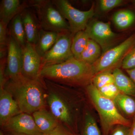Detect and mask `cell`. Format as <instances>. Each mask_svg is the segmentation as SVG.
<instances>
[{
	"mask_svg": "<svg viewBox=\"0 0 135 135\" xmlns=\"http://www.w3.org/2000/svg\"><path fill=\"white\" fill-rule=\"evenodd\" d=\"M121 64L122 68L126 70L135 68V48L126 55Z\"/></svg>",
	"mask_w": 135,
	"mask_h": 135,
	"instance_id": "83f0119b",
	"label": "cell"
},
{
	"mask_svg": "<svg viewBox=\"0 0 135 135\" xmlns=\"http://www.w3.org/2000/svg\"><path fill=\"white\" fill-rule=\"evenodd\" d=\"M89 98L99 115L102 135H109L118 125L131 127L132 122L120 113L114 101L102 95L92 83L86 87Z\"/></svg>",
	"mask_w": 135,
	"mask_h": 135,
	"instance_id": "277c9868",
	"label": "cell"
},
{
	"mask_svg": "<svg viewBox=\"0 0 135 135\" xmlns=\"http://www.w3.org/2000/svg\"><path fill=\"white\" fill-rule=\"evenodd\" d=\"M4 131L27 135H41L32 114L21 113L11 118L2 127Z\"/></svg>",
	"mask_w": 135,
	"mask_h": 135,
	"instance_id": "8fae6325",
	"label": "cell"
},
{
	"mask_svg": "<svg viewBox=\"0 0 135 135\" xmlns=\"http://www.w3.org/2000/svg\"><path fill=\"white\" fill-rule=\"evenodd\" d=\"M29 7L36 10L39 24L45 31L58 33L70 32L69 24L50 0H36L28 2Z\"/></svg>",
	"mask_w": 135,
	"mask_h": 135,
	"instance_id": "5b68a950",
	"label": "cell"
},
{
	"mask_svg": "<svg viewBox=\"0 0 135 135\" xmlns=\"http://www.w3.org/2000/svg\"><path fill=\"white\" fill-rule=\"evenodd\" d=\"M114 84L122 94L135 97V84L119 68H115L112 71Z\"/></svg>",
	"mask_w": 135,
	"mask_h": 135,
	"instance_id": "ac0fdd59",
	"label": "cell"
},
{
	"mask_svg": "<svg viewBox=\"0 0 135 135\" xmlns=\"http://www.w3.org/2000/svg\"><path fill=\"white\" fill-rule=\"evenodd\" d=\"M43 79L49 110L59 123L79 134L86 108L84 94L74 87Z\"/></svg>",
	"mask_w": 135,
	"mask_h": 135,
	"instance_id": "6da1fadb",
	"label": "cell"
},
{
	"mask_svg": "<svg viewBox=\"0 0 135 135\" xmlns=\"http://www.w3.org/2000/svg\"><path fill=\"white\" fill-rule=\"evenodd\" d=\"M29 7L28 2L19 0H2L0 5V22L8 26L17 15Z\"/></svg>",
	"mask_w": 135,
	"mask_h": 135,
	"instance_id": "5bb4252c",
	"label": "cell"
},
{
	"mask_svg": "<svg viewBox=\"0 0 135 135\" xmlns=\"http://www.w3.org/2000/svg\"><path fill=\"white\" fill-rule=\"evenodd\" d=\"M7 58L1 59L0 63V89L4 88L7 80L5 75V67H6Z\"/></svg>",
	"mask_w": 135,
	"mask_h": 135,
	"instance_id": "1f68e13d",
	"label": "cell"
},
{
	"mask_svg": "<svg viewBox=\"0 0 135 135\" xmlns=\"http://www.w3.org/2000/svg\"><path fill=\"white\" fill-rule=\"evenodd\" d=\"M126 71L128 74L129 75L130 79L135 84V68L130 69V70H126Z\"/></svg>",
	"mask_w": 135,
	"mask_h": 135,
	"instance_id": "d6a6232c",
	"label": "cell"
},
{
	"mask_svg": "<svg viewBox=\"0 0 135 135\" xmlns=\"http://www.w3.org/2000/svg\"><path fill=\"white\" fill-rule=\"evenodd\" d=\"M41 135H80L75 134L59 123L55 129L49 133Z\"/></svg>",
	"mask_w": 135,
	"mask_h": 135,
	"instance_id": "f546056e",
	"label": "cell"
},
{
	"mask_svg": "<svg viewBox=\"0 0 135 135\" xmlns=\"http://www.w3.org/2000/svg\"><path fill=\"white\" fill-rule=\"evenodd\" d=\"M92 83L98 89L108 84L114 83L112 72H103L97 74L93 78Z\"/></svg>",
	"mask_w": 135,
	"mask_h": 135,
	"instance_id": "d4e9b609",
	"label": "cell"
},
{
	"mask_svg": "<svg viewBox=\"0 0 135 135\" xmlns=\"http://www.w3.org/2000/svg\"><path fill=\"white\" fill-rule=\"evenodd\" d=\"M135 42V35H133L118 46L107 50L92 65L97 74L112 72L118 68Z\"/></svg>",
	"mask_w": 135,
	"mask_h": 135,
	"instance_id": "8992f818",
	"label": "cell"
},
{
	"mask_svg": "<svg viewBox=\"0 0 135 135\" xmlns=\"http://www.w3.org/2000/svg\"><path fill=\"white\" fill-rule=\"evenodd\" d=\"M101 48L98 44L90 39L86 48L78 59L92 65L101 56Z\"/></svg>",
	"mask_w": 135,
	"mask_h": 135,
	"instance_id": "ffe728a7",
	"label": "cell"
},
{
	"mask_svg": "<svg viewBox=\"0 0 135 135\" xmlns=\"http://www.w3.org/2000/svg\"><path fill=\"white\" fill-rule=\"evenodd\" d=\"M7 26L0 22V59L6 58L7 51Z\"/></svg>",
	"mask_w": 135,
	"mask_h": 135,
	"instance_id": "484cf974",
	"label": "cell"
},
{
	"mask_svg": "<svg viewBox=\"0 0 135 135\" xmlns=\"http://www.w3.org/2000/svg\"><path fill=\"white\" fill-rule=\"evenodd\" d=\"M52 1L64 18L67 20L70 32L74 35L78 32L85 30L89 20L94 15V5L89 10L82 11L73 7L66 0H53Z\"/></svg>",
	"mask_w": 135,
	"mask_h": 135,
	"instance_id": "52a82bcc",
	"label": "cell"
},
{
	"mask_svg": "<svg viewBox=\"0 0 135 135\" xmlns=\"http://www.w3.org/2000/svg\"><path fill=\"white\" fill-rule=\"evenodd\" d=\"M130 135H135V116L131 126Z\"/></svg>",
	"mask_w": 135,
	"mask_h": 135,
	"instance_id": "836d02e7",
	"label": "cell"
},
{
	"mask_svg": "<svg viewBox=\"0 0 135 135\" xmlns=\"http://www.w3.org/2000/svg\"><path fill=\"white\" fill-rule=\"evenodd\" d=\"M113 20L118 29H125L130 27L135 21V15L129 10L119 11L114 15Z\"/></svg>",
	"mask_w": 135,
	"mask_h": 135,
	"instance_id": "cb8c5ba5",
	"label": "cell"
},
{
	"mask_svg": "<svg viewBox=\"0 0 135 135\" xmlns=\"http://www.w3.org/2000/svg\"><path fill=\"white\" fill-rule=\"evenodd\" d=\"M119 110L128 117L135 116V99L134 97L121 93L114 100Z\"/></svg>",
	"mask_w": 135,
	"mask_h": 135,
	"instance_id": "44dd1931",
	"label": "cell"
},
{
	"mask_svg": "<svg viewBox=\"0 0 135 135\" xmlns=\"http://www.w3.org/2000/svg\"><path fill=\"white\" fill-rule=\"evenodd\" d=\"M22 16L27 42L35 46L38 41L39 32L41 29L38 20L35 15L28 9H25L22 12Z\"/></svg>",
	"mask_w": 135,
	"mask_h": 135,
	"instance_id": "9a60e30c",
	"label": "cell"
},
{
	"mask_svg": "<svg viewBox=\"0 0 135 135\" xmlns=\"http://www.w3.org/2000/svg\"><path fill=\"white\" fill-rule=\"evenodd\" d=\"M131 127L118 125L114 127L109 135H130Z\"/></svg>",
	"mask_w": 135,
	"mask_h": 135,
	"instance_id": "4dcf8cb0",
	"label": "cell"
},
{
	"mask_svg": "<svg viewBox=\"0 0 135 135\" xmlns=\"http://www.w3.org/2000/svg\"><path fill=\"white\" fill-rule=\"evenodd\" d=\"M32 115L36 126L42 134L50 132L59 123L55 117L46 108L35 112Z\"/></svg>",
	"mask_w": 135,
	"mask_h": 135,
	"instance_id": "2e32d148",
	"label": "cell"
},
{
	"mask_svg": "<svg viewBox=\"0 0 135 135\" xmlns=\"http://www.w3.org/2000/svg\"><path fill=\"white\" fill-rule=\"evenodd\" d=\"M60 33L49 31L41 29L39 32L38 38L35 47L42 57L53 47L57 40Z\"/></svg>",
	"mask_w": 135,
	"mask_h": 135,
	"instance_id": "e0dca14e",
	"label": "cell"
},
{
	"mask_svg": "<svg viewBox=\"0 0 135 135\" xmlns=\"http://www.w3.org/2000/svg\"><path fill=\"white\" fill-rule=\"evenodd\" d=\"M4 133H3L4 135H27L25 134H21V133H17L16 132H13L11 131H4Z\"/></svg>",
	"mask_w": 135,
	"mask_h": 135,
	"instance_id": "e575fe53",
	"label": "cell"
},
{
	"mask_svg": "<svg viewBox=\"0 0 135 135\" xmlns=\"http://www.w3.org/2000/svg\"><path fill=\"white\" fill-rule=\"evenodd\" d=\"M122 0H101L100 2V8L102 11L107 12L122 4Z\"/></svg>",
	"mask_w": 135,
	"mask_h": 135,
	"instance_id": "f1b7e54d",
	"label": "cell"
},
{
	"mask_svg": "<svg viewBox=\"0 0 135 135\" xmlns=\"http://www.w3.org/2000/svg\"><path fill=\"white\" fill-rule=\"evenodd\" d=\"M90 39L96 42L103 50H106L116 39L117 34L111 29L110 24L94 21L88 23L85 30Z\"/></svg>",
	"mask_w": 135,
	"mask_h": 135,
	"instance_id": "9c48e42d",
	"label": "cell"
},
{
	"mask_svg": "<svg viewBox=\"0 0 135 135\" xmlns=\"http://www.w3.org/2000/svg\"><path fill=\"white\" fill-rule=\"evenodd\" d=\"M0 135H4L2 131H1V132H0Z\"/></svg>",
	"mask_w": 135,
	"mask_h": 135,
	"instance_id": "d590c367",
	"label": "cell"
},
{
	"mask_svg": "<svg viewBox=\"0 0 135 135\" xmlns=\"http://www.w3.org/2000/svg\"><path fill=\"white\" fill-rule=\"evenodd\" d=\"M22 51V75L32 79H41L40 74L41 70L42 57L36 51L34 45L27 42Z\"/></svg>",
	"mask_w": 135,
	"mask_h": 135,
	"instance_id": "30bf717a",
	"label": "cell"
},
{
	"mask_svg": "<svg viewBox=\"0 0 135 135\" xmlns=\"http://www.w3.org/2000/svg\"><path fill=\"white\" fill-rule=\"evenodd\" d=\"M98 90L102 95L113 101L121 93L114 83L108 84Z\"/></svg>",
	"mask_w": 135,
	"mask_h": 135,
	"instance_id": "4316f807",
	"label": "cell"
},
{
	"mask_svg": "<svg viewBox=\"0 0 135 135\" xmlns=\"http://www.w3.org/2000/svg\"><path fill=\"white\" fill-rule=\"evenodd\" d=\"M22 48L9 35L5 70L7 80L22 74Z\"/></svg>",
	"mask_w": 135,
	"mask_h": 135,
	"instance_id": "7c38bea8",
	"label": "cell"
},
{
	"mask_svg": "<svg viewBox=\"0 0 135 135\" xmlns=\"http://www.w3.org/2000/svg\"><path fill=\"white\" fill-rule=\"evenodd\" d=\"M96 74L93 66L73 57L61 64L43 68L40 77L69 86L86 88Z\"/></svg>",
	"mask_w": 135,
	"mask_h": 135,
	"instance_id": "3957f363",
	"label": "cell"
},
{
	"mask_svg": "<svg viewBox=\"0 0 135 135\" xmlns=\"http://www.w3.org/2000/svg\"><path fill=\"white\" fill-rule=\"evenodd\" d=\"M3 88L11 94L22 113L32 114L47 105L43 79H32L21 74L8 79Z\"/></svg>",
	"mask_w": 135,
	"mask_h": 135,
	"instance_id": "7a4b0ae2",
	"label": "cell"
},
{
	"mask_svg": "<svg viewBox=\"0 0 135 135\" xmlns=\"http://www.w3.org/2000/svg\"><path fill=\"white\" fill-rule=\"evenodd\" d=\"M9 33L22 48L24 47L27 40L22 23V13L17 15L11 21Z\"/></svg>",
	"mask_w": 135,
	"mask_h": 135,
	"instance_id": "d6986e66",
	"label": "cell"
},
{
	"mask_svg": "<svg viewBox=\"0 0 135 135\" xmlns=\"http://www.w3.org/2000/svg\"><path fill=\"white\" fill-rule=\"evenodd\" d=\"M74 35L70 32L61 33L53 47L42 57L43 68L64 62L74 57L71 50Z\"/></svg>",
	"mask_w": 135,
	"mask_h": 135,
	"instance_id": "ba28073f",
	"label": "cell"
},
{
	"mask_svg": "<svg viewBox=\"0 0 135 135\" xmlns=\"http://www.w3.org/2000/svg\"><path fill=\"white\" fill-rule=\"evenodd\" d=\"M22 113L11 94L0 89V124L3 127L11 118Z\"/></svg>",
	"mask_w": 135,
	"mask_h": 135,
	"instance_id": "4fadbf2b",
	"label": "cell"
},
{
	"mask_svg": "<svg viewBox=\"0 0 135 135\" xmlns=\"http://www.w3.org/2000/svg\"><path fill=\"white\" fill-rule=\"evenodd\" d=\"M90 38L85 30L80 31L74 35L71 50L74 58L78 59L87 46Z\"/></svg>",
	"mask_w": 135,
	"mask_h": 135,
	"instance_id": "7402d4cb",
	"label": "cell"
},
{
	"mask_svg": "<svg viewBox=\"0 0 135 135\" xmlns=\"http://www.w3.org/2000/svg\"><path fill=\"white\" fill-rule=\"evenodd\" d=\"M82 124L81 135H102L94 116L86 108Z\"/></svg>",
	"mask_w": 135,
	"mask_h": 135,
	"instance_id": "603a6c76",
	"label": "cell"
}]
</instances>
